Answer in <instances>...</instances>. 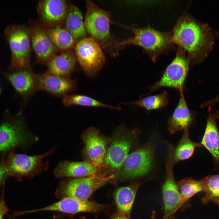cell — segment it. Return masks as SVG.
Instances as JSON below:
<instances>
[{
	"mask_svg": "<svg viewBox=\"0 0 219 219\" xmlns=\"http://www.w3.org/2000/svg\"><path fill=\"white\" fill-rule=\"evenodd\" d=\"M210 36L207 26L187 14L180 18L172 32L173 43L187 53L193 64L201 61L207 48L211 44Z\"/></svg>",
	"mask_w": 219,
	"mask_h": 219,
	"instance_id": "cell-1",
	"label": "cell"
},
{
	"mask_svg": "<svg viewBox=\"0 0 219 219\" xmlns=\"http://www.w3.org/2000/svg\"><path fill=\"white\" fill-rule=\"evenodd\" d=\"M134 36L116 44L119 47L133 44L143 48L153 62L158 57L172 47V32L159 31L148 26L131 28Z\"/></svg>",
	"mask_w": 219,
	"mask_h": 219,
	"instance_id": "cell-2",
	"label": "cell"
},
{
	"mask_svg": "<svg viewBox=\"0 0 219 219\" xmlns=\"http://www.w3.org/2000/svg\"><path fill=\"white\" fill-rule=\"evenodd\" d=\"M4 34L11 52L9 69L12 71L30 68L31 40L29 29L24 25L12 24Z\"/></svg>",
	"mask_w": 219,
	"mask_h": 219,
	"instance_id": "cell-3",
	"label": "cell"
},
{
	"mask_svg": "<svg viewBox=\"0 0 219 219\" xmlns=\"http://www.w3.org/2000/svg\"><path fill=\"white\" fill-rule=\"evenodd\" d=\"M115 177L99 172L92 176L68 178L59 184L56 194L59 198H71L79 200H87L97 189Z\"/></svg>",
	"mask_w": 219,
	"mask_h": 219,
	"instance_id": "cell-4",
	"label": "cell"
},
{
	"mask_svg": "<svg viewBox=\"0 0 219 219\" xmlns=\"http://www.w3.org/2000/svg\"><path fill=\"white\" fill-rule=\"evenodd\" d=\"M54 149L44 154L35 156L10 153L1 163L7 176L18 179L32 177L47 170L48 163L44 162L43 159L52 154Z\"/></svg>",
	"mask_w": 219,
	"mask_h": 219,
	"instance_id": "cell-5",
	"label": "cell"
},
{
	"mask_svg": "<svg viewBox=\"0 0 219 219\" xmlns=\"http://www.w3.org/2000/svg\"><path fill=\"white\" fill-rule=\"evenodd\" d=\"M138 133L137 129L126 131L122 126L117 128L107 148L105 167L119 172Z\"/></svg>",
	"mask_w": 219,
	"mask_h": 219,
	"instance_id": "cell-6",
	"label": "cell"
},
{
	"mask_svg": "<svg viewBox=\"0 0 219 219\" xmlns=\"http://www.w3.org/2000/svg\"><path fill=\"white\" fill-rule=\"evenodd\" d=\"M74 49L77 60L82 69L88 75L95 76L105 61L97 42L92 37H85L78 41Z\"/></svg>",
	"mask_w": 219,
	"mask_h": 219,
	"instance_id": "cell-7",
	"label": "cell"
},
{
	"mask_svg": "<svg viewBox=\"0 0 219 219\" xmlns=\"http://www.w3.org/2000/svg\"><path fill=\"white\" fill-rule=\"evenodd\" d=\"M154 151L153 146L148 143L129 154L119 172L118 176L122 179H128L147 174L153 166Z\"/></svg>",
	"mask_w": 219,
	"mask_h": 219,
	"instance_id": "cell-8",
	"label": "cell"
},
{
	"mask_svg": "<svg viewBox=\"0 0 219 219\" xmlns=\"http://www.w3.org/2000/svg\"><path fill=\"white\" fill-rule=\"evenodd\" d=\"M186 53L179 47L175 57L166 68L161 78L152 86L153 91L162 87L183 89L190 61Z\"/></svg>",
	"mask_w": 219,
	"mask_h": 219,
	"instance_id": "cell-9",
	"label": "cell"
},
{
	"mask_svg": "<svg viewBox=\"0 0 219 219\" xmlns=\"http://www.w3.org/2000/svg\"><path fill=\"white\" fill-rule=\"evenodd\" d=\"M85 1L86 11L84 23L86 30L96 41L105 42L110 35L109 14L92 1Z\"/></svg>",
	"mask_w": 219,
	"mask_h": 219,
	"instance_id": "cell-10",
	"label": "cell"
},
{
	"mask_svg": "<svg viewBox=\"0 0 219 219\" xmlns=\"http://www.w3.org/2000/svg\"><path fill=\"white\" fill-rule=\"evenodd\" d=\"M82 138L85 145L82 151L85 161L101 168L105 167L107 139L96 128L90 127L83 132Z\"/></svg>",
	"mask_w": 219,
	"mask_h": 219,
	"instance_id": "cell-11",
	"label": "cell"
},
{
	"mask_svg": "<svg viewBox=\"0 0 219 219\" xmlns=\"http://www.w3.org/2000/svg\"><path fill=\"white\" fill-rule=\"evenodd\" d=\"M165 165L166 176L162 187L164 207L163 219H170L180 208V198L173 174V169L175 164L170 154H168Z\"/></svg>",
	"mask_w": 219,
	"mask_h": 219,
	"instance_id": "cell-12",
	"label": "cell"
},
{
	"mask_svg": "<svg viewBox=\"0 0 219 219\" xmlns=\"http://www.w3.org/2000/svg\"><path fill=\"white\" fill-rule=\"evenodd\" d=\"M104 205L96 202L79 200L71 198H64L48 206L36 210L20 211V216L35 212L56 211L74 214L82 212H96L104 209Z\"/></svg>",
	"mask_w": 219,
	"mask_h": 219,
	"instance_id": "cell-13",
	"label": "cell"
},
{
	"mask_svg": "<svg viewBox=\"0 0 219 219\" xmlns=\"http://www.w3.org/2000/svg\"><path fill=\"white\" fill-rule=\"evenodd\" d=\"M38 90L43 91L50 94L62 97L75 90L77 83L70 77L55 75L47 71L35 74Z\"/></svg>",
	"mask_w": 219,
	"mask_h": 219,
	"instance_id": "cell-14",
	"label": "cell"
},
{
	"mask_svg": "<svg viewBox=\"0 0 219 219\" xmlns=\"http://www.w3.org/2000/svg\"><path fill=\"white\" fill-rule=\"evenodd\" d=\"M31 42L37 61L47 64L59 50L53 44L44 28L38 24L31 26L29 29Z\"/></svg>",
	"mask_w": 219,
	"mask_h": 219,
	"instance_id": "cell-15",
	"label": "cell"
},
{
	"mask_svg": "<svg viewBox=\"0 0 219 219\" xmlns=\"http://www.w3.org/2000/svg\"><path fill=\"white\" fill-rule=\"evenodd\" d=\"M68 5L64 0H41L37 10L42 21L49 27L61 26L64 22Z\"/></svg>",
	"mask_w": 219,
	"mask_h": 219,
	"instance_id": "cell-16",
	"label": "cell"
},
{
	"mask_svg": "<svg viewBox=\"0 0 219 219\" xmlns=\"http://www.w3.org/2000/svg\"><path fill=\"white\" fill-rule=\"evenodd\" d=\"M30 137L24 131L20 120L5 122L0 126V151H5L23 144Z\"/></svg>",
	"mask_w": 219,
	"mask_h": 219,
	"instance_id": "cell-17",
	"label": "cell"
},
{
	"mask_svg": "<svg viewBox=\"0 0 219 219\" xmlns=\"http://www.w3.org/2000/svg\"><path fill=\"white\" fill-rule=\"evenodd\" d=\"M219 111L209 113L204 134L200 143L211 154L214 160L215 170L219 172V131L216 120Z\"/></svg>",
	"mask_w": 219,
	"mask_h": 219,
	"instance_id": "cell-18",
	"label": "cell"
},
{
	"mask_svg": "<svg viewBox=\"0 0 219 219\" xmlns=\"http://www.w3.org/2000/svg\"><path fill=\"white\" fill-rule=\"evenodd\" d=\"M98 166L86 161L61 162L55 168L54 174L56 177L75 178L92 176L99 172Z\"/></svg>",
	"mask_w": 219,
	"mask_h": 219,
	"instance_id": "cell-19",
	"label": "cell"
},
{
	"mask_svg": "<svg viewBox=\"0 0 219 219\" xmlns=\"http://www.w3.org/2000/svg\"><path fill=\"white\" fill-rule=\"evenodd\" d=\"M5 75L16 92L23 97L31 96L38 90L35 74L30 68L14 71Z\"/></svg>",
	"mask_w": 219,
	"mask_h": 219,
	"instance_id": "cell-20",
	"label": "cell"
},
{
	"mask_svg": "<svg viewBox=\"0 0 219 219\" xmlns=\"http://www.w3.org/2000/svg\"><path fill=\"white\" fill-rule=\"evenodd\" d=\"M179 91L180 94L178 104L168 120V129L170 134L182 130H188L193 122V115L185 99L183 89Z\"/></svg>",
	"mask_w": 219,
	"mask_h": 219,
	"instance_id": "cell-21",
	"label": "cell"
},
{
	"mask_svg": "<svg viewBox=\"0 0 219 219\" xmlns=\"http://www.w3.org/2000/svg\"><path fill=\"white\" fill-rule=\"evenodd\" d=\"M76 60L75 54L72 50L61 51L47 64V71L57 75L70 77L75 70Z\"/></svg>",
	"mask_w": 219,
	"mask_h": 219,
	"instance_id": "cell-22",
	"label": "cell"
},
{
	"mask_svg": "<svg viewBox=\"0 0 219 219\" xmlns=\"http://www.w3.org/2000/svg\"><path fill=\"white\" fill-rule=\"evenodd\" d=\"M64 23L65 28L77 42L85 38L86 30L83 22L82 14L77 6L73 4L68 5Z\"/></svg>",
	"mask_w": 219,
	"mask_h": 219,
	"instance_id": "cell-23",
	"label": "cell"
},
{
	"mask_svg": "<svg viewBox=\"0 0 219 219\" xmlns=\"http://www.w3.org/2000/svg\"><path fill=\"white\" fill-rule=\"evenodd\" d=\"M44 29L52 43L58 50L63 51L74 48L77 42L65 28L57 26Z\"/></svg>",
	"mask_w": 219,
	"mask_h": 219,
	"instance_id": "cell-24",
	"label": "cell"
},
{
	"mask_svg": "<svg viewBox=\"0 0 219 219\" xmlns=\"http://www.w3.org/2000/svg\"><path fill=\"white\" fill-rule=\"evenodd\" d=\"M139 183L119 188L115 193V199L119 212L129 216Z\"/></svg>",
	"mask_w": 219,
	"mask_h": 219,
	"instance_id": "cell-25",
	"label": "cell"
},
{
	"mask_svg": "<svg viewBox=\"0 0 219 219\" xmlns=\"http://www.w3.org/2000/svg\"><path fill=\"white\" fill-rule=\"evenodd\" d=\"M198 147H202L200 143L191 141L188 130L184 131L177 147L175 148L172 147V157L174 164L190 158L193 155L195 148Z\"/></svg>",
	"mask_w": 219,
	"mask_h": 219,
	"instance_id": "cell-26",
	"label": "cell"
},
{
	"mask_svg": "<svg viewBox=\"0 0 219 219\" xmlns=\"http://www.w3.org/2000/svg\"><path fill=\"white\" fill-rule=\"evenodd\" d=\"M176 183L179 190L180 207L196 193L205 191V177L199 180L191 178H185Z\"/></svg>",
	"mask_w": 219,
	"mask_h": 219,
	"instance_id": "cell-27",
	"label": "cell"
},
{
	"mask_svg": "<svg viewBox=\"0 0 219 219\" xmlns=\"http://www.w3.org/2000/svg\"><path fill=\"white\" fill-rule=\"evenodd\" d=\"M64 105L69 107L78 105L87 107L106 108L116 110H120L119 107L109 105L89 96L81 94H69L62 97Z\"/></svg>",
	"mask_w": 219,
	"mask_h": 219,
	"instance_id": "cell-28",
	"label": "cell"
},
{
	"mask_svg": "<svg viewBox=\"0 0 219 219\" xmlns=\"http://www.w3.org/2000/svg\"><path fill=\"white\" fill-rule=\"evenodd\" d=\"M205 178V194L201 199L202 203L207 204L212 201L219 206V174L209 175Z\"/></svg>",
	"mask_w": 219,
	"mask_h": 219,
	"instance_id": "cell-29",
	"label": "cell"
},
{
	"mask_svg": "<svg viewBox=\"0 0 219 219\" xmlns=\"http://www.w3.org/2000/svg\"><path fill=\"white\" fill-rule=\"evenodd\" d=\"M168 102L167 93L165 91L158 95L148 96L126 104L135 105L148 110H151L162 109L167 105Z\"/></svg>",
	"mask_w": 219,
	"mask_h": 219,
	"instance_id": "cell-30",
	"label": "cell"
},
{
	"mask_svg": "<svg viewBox=\"0 0 219 219\" xmlns=\"http://www.w3.org/2000/svg\"><path fill=\"white\" fill-rule=\"evenodd\" d=\"M8 211V209L5 201L4 191H3L0 200V219H3Z\"/></svg>",
	"mask_w": 219,
	"mask_h": 219,
	"instance_id": "cell-31",
	"label": "cell"
},
{
	"mask_svg": "<svg viewBox=\"0 0 219 219\" xmlns=\"http://www.w3.org/2000/svg\"><path fill=\"white\" fill-rule=\"evenodd\" d=\"M111 219H130L129 217L125 214L119 212L113 216Z\"/></svg>",
	"mask_w": 219,
	"mask_h": 219,
	"instance_id": "cell-32",
	"label": "cell"
},
{
	"mask_svg": "<svg viewBox=\"0 0 219 219\" xmlns=\"http://www.w3.org/2000/svg\"><path fill=\"white\" fill-rule=\"evenodd\" d=\"M7 176L6 172L3 167L0 165V186L4 179Z\"/></svg>",
	"mask_w": 219,
	"mask_h": 219,
	"instance_id": "cell-33",
	"label": "cell"
},
{
	"mask_svg": "<svg viewBox=\"0 0 219 219\" xmlns=\"http://www.w3.org/2000/svg\"><path fill=\"white\" fill-rule=\"evenodd\" d=\"M219 101V94L215 98L208 101L207 102L205 103V106H210L214 105L217 102Z\"/></svg>",
	"mask_w": 219,
	"mask_h": 219,
	"instance_id": "cell-34",
	"label": "cell"
},
{
	"mask_svg": "<svg viewBox=\"0 0 219 219\" xmlns=\"http://www.w3.org/2000/svg\"><path fill=\"white\" fill-rule=\"evenodd\" d=\"M155 212L154 210L152 212L151 216L150 219H155Z\"/></svg>",
	"mask_w": 219,
	"mask_h": 219,
	"instance_id": "cell-35",
	"label": "cell"
},
{
	"mask_svg": "<svg viewBox=\"0 0 219 219\" xmlns=\"http://www.w3.org/2000/svg\"><path fill=\"white\" fill-rule=\"evenodd\" d=\"M80 219H86L85 217H82Z\"/></svg>",
	"mask_w": 219,
	"mask_h": 219,
	"instance_id": "cell-36",
	"label": "cell"
},
{
	"mask_svg": "<svg viewBox=\"0 0 219 219\" xmlns=\"http://www.w3.org/2000/svg\"><path fill=\"white\" fill-rule=\"evenodd\" d=\"M0 93H1V89H0Z\"/></svg>",
	"mask_w": 219,
	"mask_h": 219,
	"instance_id": "cell-37",
	"label": "cell"
}]
</instances>
